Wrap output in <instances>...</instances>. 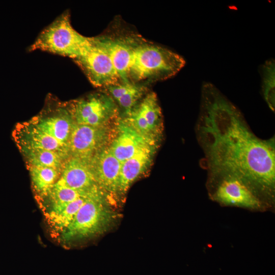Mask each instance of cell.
Masks as SVG:
<instances>
[{"label": "cell", "mask_w": 275, "mask_h": 275, "mask_svg": "<svg viewBox=\"0 0 275 275\" xmlns=\"http://www.w3.org/2000/svg\"><path fill=\"white\" fill-rule=\"evenodd\" d=\"M159 145L148 144L140 148L130 158L122 163L119 194H125L132 183L149 167Z\"/></svg>", "instance_id": "cell-15"}, {"label": "cell", "mask_w": 275, "mask_h": 275, "mask_svg": "<svg viewBox=\"0 0 275 275\" xmlns=\"http://www.w3.org/2000/svg\"><path fill=\"white\" fill-rule=\"evenodd\" d=\"M122 120L144 138L159 143L163 130V117L156 94H147Z\"/></svg>", "instance_id": "cell-8"}, {"label": "cell", "mask_w": 275, "mask_h": 275, "mask_svg": "<svg viewBox=\"0 0 275 275\" xmlns=\"http://www.w3.org/2000/svg\"><path fill=\"white\" fill-rule=\"evenodd\" d=\"M105 88L109 95L124 110L125 115L143 98L147 90L146 86L131 81L120 82Z\"/></svg>", "instance_id": "cell-17"}, {"label": "cell", "mask_w": 275, "mask_h": 275, "mask_svg": "<svg viewBox=\"0 0 275 275\" xmlns=\"http://www.w3.org/2000/svg\"><path fill=\"white\" fill-rule=\"evenodd\" d=\"M115 68L121 82H128L134 42L129 40L112 39L102 37Z\"/></svg>", "instance_id": "cell-16"}, {"label": "cell", "mask_w": 275, "mask_h": 275, "mask_svg": "<svg viewBox=\"0 0 275 275\" xmlns=\"http://www.w3.org/2000/svg\"><path fill=\"white\" fill-rule=\"evenodd\" d=\"M106 194H97L79 198L45 213L50 227L59 235L70 225L76 213L90 198ZM107 196V195H106Z\"/></svg>", "instance_id": "cell-19"}, {"label": "cell", "mask_w": 275, "mask_h": 275, "mask_svg": "<svg viewBox=\"0 0 275 275\" xmlns=\"http://www.w3.org/2000/svg\"><path fill=\"white\" fill-rule=\"evenodd\" d=\"M116 134L109 146L112 154L121 163L132 157L143 146L159 143L149 140L140 135L121 118L116 124Z\"/></svg>", "instance_id": "cell-14"}, {"label": "cell", "mask_w": 275, "mask_h": 275, "mask_svg": "<svg viewBox=\"0 0 275 275\" xmlns=\"http://www.w3.org/2000/svg\"><path fill=\"white\" fill-rule=\"evenodd\" d=\"M74 61L96 87L105 88L121 82L102 37L91 38L88 47Z\"/></svg>", "instance_id": "cell-6"}, {"label": "cell", "mask_w": 275, "mask_h": 275, "mask_svg": "<svg viewBox=\"0 0 275 275\" xmlns=\"http://www.w3.org/2000/svg\"><path fill=\"white\" fill-rule=\"evenodd\" d=\"M90 42L91 38L73 28L69 13L66 11L40 33L29 50L46 51L74 60L86 50Z\"/></svg>", "instance_id": "cell-4"}, {"label": "cell", "mask_w": 275, "mask_h": 275, "mask_svg": "<svg viewBox=\"0 0 275 275\" xmlns=\"http://www.w3.org/2000/svg\"><path fill=\"white\" fill-rule=\"evenodd\" d=\"M219 180L212 195V198L216 201L252 209L262 207L261 200L240 181L231 178Z\"/></svg>", "instance_id": "cell-12"}, {"label": "cell", "mask_w": 275, "mask_h": 275, "mask_svg": "<svg viewBox=\"0 0 275 275\" xmlns=\"http://www.w3.org/2000/svg\"><path fill=\"white\" fill-rule=\"evenodd\" d=\"M262 91L269 107L274 111L275 62L273 59L266 61L262 67Z\"/></svg>", "instance_id": "cell-22"}, {"label": "cell", "mask_w": 275, "mask_h": 275, "mask_svg": "<svg viewBox=\"0 0 275 275\" xmlns=\"http://www.w3.org/2000/svg\"><path fill=\"white\" fill-rule=\"evenodd\" d=\"M25 158L27 166L50 167L62 171L66 158L59 153L42 149L20 150Z\"/></svg>", "instance_id": "cell-21"}, {"label": "cell", "mask_w": 275, "mask_h": 275, "mask_svg": "<svg viewBox=\"0 0 275 275\" xmlns=\"http://www.w3.org/2000/svg\"><path fill=\"white\" fill-rule=\"evenodd\" d=\"M117 122L102 126L75 123L67 144L69 157L89 160L96 153L109 146L116 134Z\"/></svg>", "instance_id": "cell-7"}, {"label": "cell", "mask_w": 275, "mask_h": 275, "mask_svg": "<svg viewBox=\"0 0 275 275\" xmlns=\"http://www.w3.org/2000/svg\"><path fill=\"white\" fill-rule=\"evenodd\" d=\"M57 182L76 190H101L96 182L89 160L76 157L70 156L66 159Z\"/></svg>", "instance_id": "cell-13"}, {"label": "cell", "mask_w": 275, "mask_h": 275, "mask_svg": "<svg viewBox=\"0 0 275 275\" xmlns=\"http://www.w3.org/2000/svg\"><path fill=\"white\" fill-rule=\"evenodd\" d=\"M12 136L19 150L42 149L58 152L66 159L69 157L67 145L45 133L30 121L18 123Z\"/></svg>", "instance_id": "cell-11"}, {"label": "cell", "mask_w": 275, "mask_h": 275, "mask_svg": "<svg viewBox=\"0 0 275 275\" xmlns=\"http://www.w3.org/2000/svg\"><path fill=\"white\" fill-rule=\"evenodd\" d=\"M196 132L212 179H236L260 199H273L274 138L256 136L239 109L210 83L202 87Z\"/></svg>", "instance_id": "cell-1"}, {"label": "cell", "mask_w": 275, "mask_h": 275, "mask_svg": "<svg viewBox=\"0 0 275 275\" xmlns=\"http://www.w3.org/2000/svg\"><path fill=\"white\" fill-rule=\"evenodd\" d=\"M66 104L76 124L107 126L115 123L120 118L116 102L107 94L92 93Z\"/></svg>", "instance_id": "cell-5"}, {"label": "cell", "mask_w": 275, "mask_h": 275, "mask_svg": "<svg viewBox=\"0 0 275 275\" xmlns=\"http://www.w3.org/2000/svg\"><path fill=\"white\" fill-rule=\"evenodd\" d=\"M101 194H106L101 190L84 191L74 189L57 182L48 193L38 201L40 203L43 202L44 211L46 213L79 198Z\"/></svg>", "instance_id": "cell-18"}, {"label": "cell", "mask_w": 275, "mask_h": 275, "mask_svg": "<svg viewBox=\"0 0 275 275\" xmlns=\"http://www.w3.org/2000/svg\"><path fill=\"white\" fill-rule=\"evenodd\" d=\"M109 198L106 195H99L89 199L59 235L61 241L68 244L106 231L117 217L110 207Z\"/></svg>", "instance_id": "cell-3"}, {"label": "cell", "mask_w": 275, "mask_h": 275, "mask_svg": "<svg viewBox=\"0 0 275 275\" xmlns=\"http://www.w3.org/2000/svg\"><path fill=\"white\" fill-rule=\"evenodd\" d=\"M32 185L38 200L43 198L59 180L61 171L50 167L28 166Z\"/></svg>", "instance_id": "cell-20"}, {"label": "cell", "mask_w": 275, "mask_h": 275, "mask_svg": "<svg viewBox=\"0 0 275 275\" xmlns=\"http://www.w3.org/2000/svg\"><path fill=\"white\" fill-rule=\"evenodd\" d=\"M89 163L99 187L109 197L120 195L122 163L112 154L109 146L96 153Z\"/></svg>", "instance_id": "cell-10"}, {"label": "cell", "mask_w": 275, "mask_h": 275, "mask_svg": "<svg viewBox=\"0 0 275 275\" xmlns=\"http://www.w3.org/2000/svg\"><path fill=\"white\" fill-rule=\"evenodd\" d=\"M30 121L42 131L66 145L75 124L66 103L48 106Z\"/></svg>", "instance_id": "cell-9"}, {"label": "cell", "mask_w": 275, "mask_h": 275, "mask_svg": "<svg viewBox=\"0 0 275 275\" xmlns=\"http://www.w3.org/2000/svg\"><path fill=\"white\" fill-rule=\"evenodd\" d=\"M185 64L181 56L167 48L134 42L129 80L137 82L167 79L176 74Z\"/></svg>", "instance_id": "cell-2"}]
</instances>
